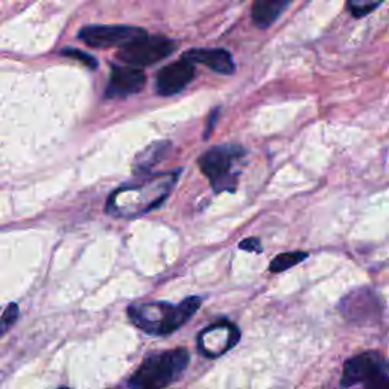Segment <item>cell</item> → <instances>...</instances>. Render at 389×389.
<instances>
[{
	"mask_svg": "<svg viewBox=\"0 0 389 389\" xmlns=\"http://www.w3.org/2000/svg\"><path fill=\"white\" fill-rule=\"evenodd\" d=\"M178 173L180 172L160 173L140 182L119 187L108 197L105 206L107 213L115 218L132 219L152 211L169 197L178 180Z\"/></svg>",
	"mask_w": 389,
	"mask_h": 389,
	"instance_id": "6da1fadb",
	"label": "cell"
},
{
	"mask_svg": "<svg viewBox=\"0 0 389 389\" xmlns=\"http://www.w3.org/2000/svg\"><path fill=\"white\" fill-rule=\"evenodd\" d=\"M201 304L199 296H187L180 304L166 301L140 303L128 307V316L141 332L152 336H168L192 320Z\"/></svg>",
	"mask_w": 389,
	"mask_h": 389,
	"instance_id": "7a4b0ae2",
	"label": "cell"
},
{
	"mask_svg": "<svg viewBox=\"0 0 389 389\" xmlns=\"http://www.w3.org/2000/svg\"><path fill=\"white\" fill-rule=\"evenodd\" d=\"M189 365L186 348H173L146 357L129 377V389H163L177 382Z\"/></svg>",
	"mask_w": 389,
	"mask_h": 389,
	"instance_id": "3957f363",
	"label": "cell"
},
{
	"mask_svg": "<svg viewBox=\"0 0 389 389\" xmlns=\"http://www.w3.org/2000/svg\"><path fill=\"white\" fill-rule=\"evenodd\" d=\"M243 157V148L238 145H219L209 149L199 158V168L214 192H236L239 165Z\"/></svg>",
	"mask_w": 389,
	"mask_h": 389,
	"instance_id": "277c9868",
	"label": "cell"
},
{
	"mask_svg": "<svg viewBox=\"0 0 389 389\" xmlns=\"http://www.w3.org/2000/svg\"><path fill=\"white\" fill-rule=\"evenodd\" d=\"M359 383L365 389H389V366L381 356L364 353L345 362L341 385L350 388Z\"/></svg>",
	"mask_w": 389,
	"mask_h": 389,
	"instance_id": "5b68a950",
	"label": "cell"
},
{
	"mask_svg": "<svg viewBox=\"0 0 389 389\" xmlns=\"http://www.w3.org/2000/svg\"><path fill=\"white\" fill-rule=\"evenodd\" d=\"M175 50V43L163 35H146L137 42L120 47L117 58L132 67H145L168 58Z\"/></svg>",
	"mask_w": 389,
	"mask_h": 389,
	"instance_id": "8992f818",
	"label": "cell"
},
{
	"mask_svg": "<svg viewBox=\"0 0 389 389\" xmlns=\"http://www.w3.org/2000/svg\"><path fill=\"white\" fill-rule=\"evenodd\" d=\"M382 300L373 289L361 288L345 295L339 303V312L347 321L371 324L382 318Z\"/></svg>",
	"mask_w": 389,
	"mask_h": 389,
	"instance_id": "52a82bcc",
	"label": "cell"
},
{
	"mask_svg": "<svg viewBox=\"0 0 389 389\" xmlns=\"http://www.w3.org/2000/svg\"><path fill=\"white\" fill-rule=\"evenodd\" d=\"M146 30L136 26H87L81 29L79 38L90 47H124L146 37Z\"/></svg>",
	"mask_w": 389,
	"mask_h": 389,
	"instance_id": "ba28073f",
	"label": "cell"
},
{
	"mask_svg": "<svg viewBox=\"0 0 389 389\" xmlns=\"http://www.w3.org/2000/svg\"><path fill=\"white\" fill-rule=\"evenodd\" d=\"M240 339V333L236 325L230 323H218L209 325L206 330H202L198 336V348L199 352L216 359V357L230 352Z\"/></svg>",
	"mask_w": 389,
	"mask_h": 389,
	"instance_id": "9c48e42d",
	"label": "cell"
},
{
	"mask_svg": "<svg viewBox=\"0 0 389 389\" xmlns=\"http://www.w3.org/2000/svg\"><path fill=\"white\" fill-rule=\"evenodd\" d=\"M194 76V67L181 58L177 63L163 67L156 78L157 93L161 96H173L186 88Z\"/></svg>",
	"mask_w": 389,
	"mask_h": 389,
	"instance_id": "30bf717a",
	"label": "cell"
},
{
	"mask_svg": "<svg viewBox=\"0 0 389 389\" xmlns=\"http://www.w3.org/2000/svg\"><path fill=\"white\" fill-rule=\"evenodd\" d=\"M145 84L146 76L141 69L132 66H115L111 70V78L105 96L108 99L128 98L139 93Z\"/></svg>",
	"mask_w": 389,
	"mask_h": 389,
	"instance_id": "8fae6325",
	"label": "cell"
},
{
	"mask_svg": "<svg viewBox=\"0 0 389 389\" xmlns=\"http://www.w3.org/2000/svg\"><path fill=\"white\" fill-rule=\"evenodd\" d=\"M182 58L192 64L199 63L207 66L222 75H231L236 70L231 54L225 49H193L184 54Z\"/></svg>",
	"mask_w": 389,
	"mask_h": 389,
	"instance_id": "7c38bea8",
	"label": "cell"
},
{
	"mask_svg": "<svg viewBox=\"0 0 389 389\" xmlns=\"http://www.w3.org/2000/svg\"><path fill=\"white\" fill-rule=\"evenodd\" d=\"M292 0H254L252 22L262 29L269 28L277 22Z\"/></svg>",
	"mask_w": 389,
	"mask_h": 389,
	"instance_id": "4fadbf2b",
	"label": "cell"
},
{
	"mask_svg": "<svg viewBox=\"0 0 389 389\" xmlns=\"http://www.w3.org/2000/svg\"><path fill=\"white\" fill-rule=\"evenodd\" d=\"M170 149V143L169 141H157L152 143L151 146H148L141 153H139V157L136 160V170L137 172H148L153 166L160 163L168 151Z\"/></svg>",
	"mask_w": 389,
	"mask_h": 389,
	"instance_id": "5bb4252c",
	"label": "cell"
},
{
	"mask_svg": "<svg viewBox=\"0 0 389 389\" xmlns=\"http://www.w3.org/2000/svg\"><path fill=\"white\" fill-rule=\"evenodd\" d=\"M307 252L304 251H291V252H283L277 257L272 259L271 265H269V271L272 274H280L286 269H291L294 266H296L298 263H301L303 260L307 259Z\"/></svg>",
	"mask_w": 389,
	"mask_h": 389,
	"instance_id": "9a60e30c",
	"label": "cell"
},
{
	"mask_svg": "<svg viewBox=\"0 0 389 389\" xmlns=\"http://www.w3.org/2000/svg\"><path fill=\"white\" fill-rule=\"evenodd\" d=\"M18 315L20 310L16 303H9L0 309V337L5 336L9 332V329L17 323Z\"/></svg>",
	"mask_w": 389,
	"mask_h": 389,
	"instance_id": "2e32d148",
	"label": "cell"
},
{
	"mask_svg": "<svg viewBox=\"0 0 389 389\" xmlns=\"http://www.w3.org/2000/svg\"><path fill=\"white\" fill-rule=\"evenodd\" d=\"M385 0H348V8L356 17H364L381 5Z\"/></svg>",
	"mask_w": 389,
	"mask_h": 389,
	"instance_id": "e0dca14e",
	"label": "cell"
},
{
	"mask_svg": "<svg viewBox=\"0 0 389 389\" xmlns=\"http://www.w3.org/2000/svg\"><path fill=\"white\" fill-rule=\"evenodd\" d=\"M63 55L64 57H70V58H74V59H78V61H81V63L86 64L90 69H96L98 67V61L93 57H91V55L83 52V50L66 49V50H63Z\"/></svg>",
	"mask_w": 389,
	"mask_h": 389,
	"instance_id": "ac0fdd59",
	"label": "cell"
},
{
	"mask_svg": "<svg viewBox=\"0 0 389 389\" xmlns=\"http://www.w3.org/2000/svg\"><path fill=\"white\" fill-rule=\"evenodd\" d=\"M239 248L250 252H262V242L257 238H248L239 243Z\"/></svg>",
	"mask_w": 389,
	"mask_h": 389,
	"instance_id": "d6986e66",
	"label": "cell"
},
{
	"mask_svg": "<svg viewBox=\"0 0 389 389\" xmlns=\"http://www.w3.org/2000/svg\"><path fill=\"white\" fill-rule=\"evenodd\" d=\"M59 389H70V388H59Z\"/></svg>",
	"mask_w": 389,
	"mask_h": 389,
	"instance_id": "ffe728a7",
	"label": "cell"
}]
</instances>
